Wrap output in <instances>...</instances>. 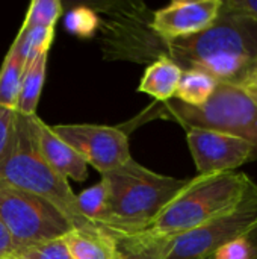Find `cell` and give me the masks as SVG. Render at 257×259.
Returning <instances> with one entry per match:
<instances>
[{
    "label": "cell",
    "mask_w": 257,
    "mask_h": 259,
    "mask_svg": "<svg viewBox=\"0 0 257 259\" xmlns=\"http://www.w3.org/2000/svg\"><path fill=\"white\" fill-rule=\"evenodd\" d=\"M167 56L182 70H200L238 85L257 56V21L221 9L203 32L168 41Z\"/></svg>",
    "instance_id": "obj_1"
},
{
    "label": "cell",
    "mask_w": 257,
    "mask_h": 259,
    "mask_svg": "<svg viewBox=\"0 0 257 259\" xmlns=\"http://www.w3.org/2000/svg\"><path fill=\"white\" fill-rule=\"evenodd\" d=\"M101 181L108 191L101 228L117 234H136L145 231L192 179L164 176L130 159L123 167L101 175Z\"/></svg>",
    "instance_id": "obj_2"
},
{
    "label": "cell",
    "mask_w": 257,
    "mask_h": 259,
    "mask_svg": "<svg viewBox=\"0 0 257 259\" xmlns=\"http://www.w3.org/2000/svg\"><path fill=\"white\" fill-rule=\"evenodd\" d=\"M0 182L45 199L65 215L74 229H101L80 214L76 194L67 179L41 156L35 140L33 115L27 117L15 111L9 143L0 159Z\"/></svg>",
    "instance_id": "obj_3"
},
{
    "label": "cell",
    "mask_w": 257,
    "mask_h": 259,
    "mask_svg": "<svg viewBox=\"0 0 257 259\" xmlns=\"http://www.w3.org/2000/svg\"><path fill=\"white\" fill-rule=\"evenodd\" d=\"M254 196L257 184L245 173L195 176L145 232L173 238L236 209Z\"/></svg>",
    "instance_id": "obj_4"
},
{
    "label": "cell",
    "mask_w": 257,
    "mask_h": 259,
    "mask_svg": "<svg viewBox=\"0 0 257 259\" xmlns=\"http://www.w3.org/2000/svg\"><path fill=\"white\" fill-rule=\"evenodd\" d=\"M165 118L186 129L232 134L257 147V108L250 94L236 83L218 82L212 97L201 106H188L176 99L153 103L139 117Z\"/></svg>",
    "instance_id": "obj_5"
},
{
    "label": "cell",
    "mask_w": 257,
    "mask_h": 259,
    "mask_svg": "<svg viewBox=\"0 0 257 259\" xmlns=\"http://www.w3.org/2000/svg\"><path fill=\"white\" fill-rule=\"evenodd\" d=\"M0 220L14 241L15 252L62 238L74 229L65 215L45 199L3 182H0Z\"/></svg>",
    "instance_id": "obj_6"
},
{
    "label": "cell",
    "mask_w": 257,
    "mask_h": 259,
    "mask_svg": "<svg viewBox=\"0 0 257 259\" xmlns=\"http://www.w3.org/2000/svg\"><path fill=\"white\" fill-rule=\"evenodd\" d=\"M257 226V196L236 209L192 231L173 237L167 259H208L221 246L251 232Z\"/></svg>",
    "instance_id": "obj_7"
},
{
    "label": "cell",
    "mask_w": 257,
    "mask_h": 259,
    "mask_svg": "<svg viewBox=\"0 0 257 259\" xmlns=\"http://www.w3.org/2000/svg\"><path fill=\"white\" fill-rule=\"evenodd\" d=\"M53 132L100 175L114 171L132 158L127 134L121 127L98 124H58Z\"/></svg>",
    "instance_id": "obj_8"
},
{
    "label": "cell",
    "mask_w": 257,
    "mask_h": 259,
    "mask_svg": "<svg viewBox=\"0 0 257 259\" xmlns=\"http://www.w3.org/2000/svg\"><path fill=\"white\" fill-rule=\"evenodd\" d=\"M197 176L230 173L257 158V147L245 138L206 129H186Z\"/></svg>",
    "instance_id": "obj_9"
},
{
    "label": "cell",
    "mask_w": 257,
    "mask_h": 259,
    "mask_svg": "<svg viewBox=\"0 0 257 259\" xmlns=\"http://www.w3.org/2000/svg\"><path fill=\"white\" fill-rule=\"evenodd\" d=\"M223 0H174L151 15V30L165 42L203 32L218 18Z\"/></svg>",
    "instance_id": "obj_10"
},
{
    "label": "cell",
    "mask_w": 257,
    "mask_h": 259,
    "mask_svg": "<svg viewBox=\"0 0 257 259\" xmlns=\"http://www.w3.org/2000/svg\"><path fill=\"white\" fill-rule=\"evenodd\" d=\"M33 131L38 150L44 161L62 178L83 182L88 178V164L82 156L73 150L64 140H61L36 114L33 115Z\"/></svg>",
    "instance_id": "obj_11"
},
{
    "label": "cell",
    "mask_w": 257,
    "mask_h": 259,
    "mask_svg": "<svg viewBox=\"0 0 257 259\" xmlns=\"http://www.w3.org/2000/svg\"><path fill=\"white\" fill-rule=\"evenodd\" d=\"M115 252L112 259H167L171 240L148 232L117 234L112 232Z\"/></svg>",
    "instance_id": "obj_12"
},
{
    "label": "cell",
    "mask_w": 257,
    "mask_h": 259,
    "mask_svg": "<svg viewBox=\"0 0 257 259\" xmlns=\"http://www.w3.org/2000/svg\"><path fill=\"white\" fill-rule=\"evenodd\" d=\"M183 70L168 56H161L147 67L138 91L156 99V102H168L174 99Z\"/></svg>",
    "instance_id": "obj_13"
},
{
    "label": "cell",
    "mask_w": 257,
    "mask_h": 259,
    "mask_svg": "<svg viewBox=\"0 0 257 259\" xmlns=\"http://www.w3.org/2000/svg\"><path fill=\"white\" fill-rule=\"evenodd\" d=\"M71 259H112L115 243L112 232L106 229H73L64 237Z\"/></svg>",
    "instance_id": "obj_14"
},
{
    "label": "cell",
    "mask_w": 257,
    "mask_h": 259,
    "mask_svg": "<svg viewBox=\"0 0 257 259\" xmlns=\"http://www.w3.org/2000/svg\"><path fill=\"white\" fill-rule=\"evenodd\" d=\"M48 52L39 53L30 59H27L20 85V94L17 102V112L23 115H35L36 106L42 93V85L45 79V67H47Z\"/></svg>",
    "instance_id": "obj_15"
},
{
    "label": "cell",
    "mask_w": 257,
    "mask_h": 259,
    "mask_svg": "<svg viewBox=\"0 0 257 259\" xmlns=\"http://www.w3.org/2000/svg\"><path fill=\"white\" fill-rule=\"evenodd\" d=\"M218 80L200 70H183L174 99L188 106L204 105L215 93Z\"/></svg>",
    "instance_id": "obj_16"
},
{
    "label": "cell",
    "mask_w": 257,
    "mask_h": 259,
    "mask_svg": "<svg viewBox=\"0 0 257 259\" xmlns=\"http://www.w3.org/2000/svg\"><path fill=\"white\" fill-rule=\"evenodd\" d=\"M24 65V61H21L12 50H8L0 68V106L14 111L17 109Z\"/></svg>",
    "instance_id": "obj_17"
},
{
    "label": "cell",
    "mask_w": 257,
    "mask_h": 259,
    "mask_svg": "<svg viewBox=\"0 0 257 259\" xmlns=\"http://www.w3.org/2000/svg\"><path fill=\"white\" fill-rule=\"evenodd\" d=\"M53 36H55V29H48V27H35L27 30L20 29L9 50H12L26 64L27 59L39 53L48 52Z\"/></svg>",
    "instance_id": "obj_18"
},
{
    "label": "cell",
    "mask_w": 257,
    "mask_h": 259,
    "mask_svg": "<svg viewBox=\"0 0 257 259\" xmlns=\"http://www.w3.org/2000/svg\"><path fill=\"white\" fill-rule=\"evenodd\" d=\"M76 199L80 214L92 225L101 228L108 209V191L105 182L100 181L98 184L83 190L80 194H76Z\"/></svg>",
    "instance_id": "obj_19"
},
{
    "label": "cell",
    "mask_w": 257,
    "mask_h": 259,
    "mask_svg": "<svg viewBox=\"0 0 257 259\" xmlns=\"http://www.w3.org/2000/svg\"><path fill=\"white\" fill-rule=\"evenodd\" d=\"M62 14V5L59 0H32L23 26V30L35 27H48L55 29L58 18Z\"/></svg>",
    "instance_id": "obj_20"
},
{
    "label": "cell",
    "mask_w": 257,
    "mask_h": 259,
    "mask_svg": "<svg viewBox=\"0 0 257 259\" xmlns=\"http://www.w3.org/2000/svg\"><path fill=\"white\" fill-rule=\"evenodd\" d=\"M100 26L97 11L88 6H76L65 15V27L79 38H92Z\"/></svg>",
    "instance_id": "obj_21"
},
{
    "label": "cell",
    "mask_w": 257,
    "mask_h": 259,
    "mask_svg": "<svg viewBox=\"0 0 257 259\" xmlns=\"http://www.w3.org/2000/svg\"><path fill=\"white\" fill-rule=\"evenodd\" d=\"M15 259H71L67 243L62 238L42 241L29 247H24L14 253Z\"/></svg>",
    "instance_id": "obj_22"
},
{
    "label": "cell",
    "mask_w": 257,
    "mask_h": 259,
    "mask_svg": "<svg viewBox=\"0 0 257 259\" xmlns=\"http://www.w3.org/2000/svg\"><path fill=\"white\" fill-rule=\"evenodd\" d=\"M223 11L257 21V0H223Z\"/></svg>",
    "instance_id": "obj_23"
},
{
    "label": "cell",
    "mask_w": 257,
    "mask_h": 259,
    "mask_svg": "<svg viewBox=\"0 0 257 259\" xmlns=\"http://www.w3.org/2000/svg\"><path fill=\"white\" fill-rule=\"evenodd\" d=\"M14 118H15L14 109L0 106V159L9 143V137H11L12 126H14Z\"/></svg>",
    "instance_id": "obj_24"
},
{
    "label": "cell",
    "mask_w": 257,
    "mask_h": 259,
    "mask_svg": "<svg viewBox=\"0 0 257 259\" xmlns=\"http://www.w3.org/2000/svg\"><path fill=\"white\" fill-rule=\"evenodd\" d=\"M15 253V246L14 241L8 232V229L5 228V225L0 220V258L5 256H12Z\"/></svg>",
    "instance_id": "obj_25"
},
{
    "label": "cell",
    "mask_w": 257,
    "mask_h": 259,
    "mask_svg": "<svg viewBox=\"0 0 257 259\" xmlns=\"http://www.w3.org/2000/svg\"><path fill=\"white\" fill-rule=\"evenodd\" d=\"M242 88H248V87H257V56L254 62L251 64L250 70L247 71V74L244 76V79L238 83Z\"/></svg>",
    "instance_id": "obj_26"
},
{
    "label": "cell",
    "mask_w": 257,
    "mask_h": 259,
    "mask_svg": "<svg viewBox=\"0 0 257 259\" xmlns=\"http://www.w3.org/2000/svg\"><path fill=\"white\" fill-rule=\"evenodd\" d=\"M244 90L250 94V97L253 99V102H254L257 108V87H248V88H244Z\"/></svg>",
    "instance_id": "obj_27"
},
{
    "label": "cell",
    "mask_w": 257,
    "mask_h": 259,
    "mask_svg": "<svg viewBox=\"0 0 257 259\" xmlns=\"http://www.w3.org/2000/svg\"><path fill=\"white\" fill-rule=\"evenodd\" d=\"M0 259H15L14 256H5V258H0Z\"/></svg>",
    "instance_id": "obj_28"
},
{
    "label": "cell",
    "mask_w": 257,
    "mask_h": 259,
    "mask_svg": "<svg viewBox=\"0 0 257 259\" xmlns=\"http://www.w3.org/2000/svg\"><path fill=\"white\" fill-rule=\"evenodd\" d=\"M208 259H211V258H208Z\"/></svg>",
    "instance_id": "obj_29"
}]
</instances>
